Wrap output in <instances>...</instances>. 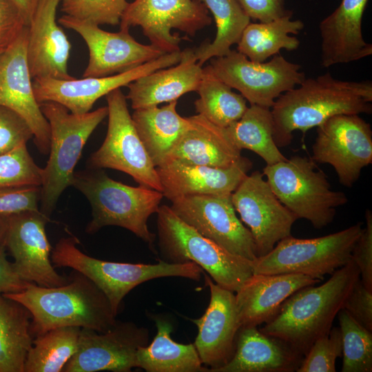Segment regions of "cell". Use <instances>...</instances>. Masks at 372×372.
<instances>
[{
  "instance_id": "6",
  "label": "cell",
  "mask_w": 372,
  "mask_h": 372,
  "mask_svg": "<svg viewBox=\"0 0 372 372\" xmlns=\"http://www.w3.org/2000/svg\"><path fill=\"white\" fill-rule=\"evenodd\" d=\"M74 236L62 238L51 254L55 267H70L91 280L106 296L115 315L124 297L146 281L162 277L177 276L199 281L202 269L193 262L156 264L127 263L99 260L82 252Z\"/></svg>"
},
{
  "instance_id": "3",
  "label": "cell",
  "mask_w": 372,
  "mask_h": 372,
  "mask_svg": "<svg viewBox=\"0 0 372 372\" xmlns=\"http://www.w3.org/2000/svg\"><path fill=\"white\" fill-rule=\"evenodd\" d=\"M3 294L30 311L32 335L63 327L105 332L117 322L104 293L76 271L61 286L45 287L30 283L21 291Z\"/></svg>"
},
{
  "instance_id": "40",
  "label": "cell",
  "mask_w": 372,
  "mask_h": 372,
  "mask_svg": "<svg viewBox=\"0 0 372 372\" xmlns=\"http://www.w3.org/2000/svg\"><path fill=\"white\" fill-rule=\"evenodd\" d=\"M342 355L339 327L318 338L304 355L297 372H335V362Z\"/></svg>"
},
{
  "instance_id": "25",
  "label": "cell",
  "mask_w": 372,
  "mask_h": 372,
  "mask_svg": "<svg viewBox=\"0 0 372 372\" xmlns=\"http://www.w3.org/2000/svg\"><path fill=\"white\" fill-rule=\"evenodd\" d=\"M369 0H342L319 24L321 65L328 68L366 58L372 45L364 39L362 21Z\"/></svg>"
},
{
  "instance_id": "13",
  "label": "cell",
  "mask_w": 372,
  "mask_h": 372,
  "mask_svg": "<svg viewBox=\"0 0 372 372\" xmlns=\"http://www.w3.org/2000/svg\"><path fill=\"white\" fill-rule=\"evenodd\" d=\"M211 23L209 10L200 0H134L119 24L120 29L140 26L151 45L170 53L180 50L181 38L172 34V29L194 36Z\"/></svg>"
},
{
  "instance_id": "39",
  "label": "cell",
  "mask_w": 372,
  "mask_h": 372,
  "mask_svg": "<svg viewBox=\"0 0 372 372\" xmlns=\"http://www.w3.org/2000/svg\"><path fill=\"white\" fill-rule=\"evenodd\" d=\"M65 14L98 25L120 23L129 3L126 0H61Z\"/></svg>"
},
{
  "instance_id": "16",
  "label": "cell",
  "mask_w": 372,
  "mask_h": 372,
  "mask_svg": "<svg viewBox=\"0 0 372 372\" xmlns=\"http://www.w3.org/2000/svg\"><path fill=\"white\" fill-rule=\"evenodd\" d=\"M59 23L77 32L87 46L89 61L83 77L122 73L166 54L153 45L138 43L127 29L107 32L96 24L67 14L61 17Z\"/></svg>"
},
{
  "instance_id": "5",
  "label": "cell",
  "mask_w": 372,
  "mask_h": 372,
  "mask_svg": "<svg viewBox=\"0 0 372 372\" xmlns=\"http://www.w3.org/2000/svg\"><path fill=\"white\" fill-rule=\"evenodd\" d=\"M50 130L49 159L42 168L40 211L49 217L65 191L72 186L74 167L87 139L107 116V107L77 114L52 101L40 103Z\"/></svg>"
},
{
  "instance_id": "11",
  "label": "cell",
  "mask_w": 372,
  "mask_h": 372,
  "mask_svg": "<svg viewBox=\"0 0 372 372\" xmlns=\"http://www.w3.org/2000/svg\"><path fill=\"white\" fill-rule=\"evenodd\" d=\"M108 124L105 138L89 159L94 169L109 168L126 173L139 184L163 190L156 167L143 144L121 88L106 96Z\"/></svg>"
},
{
  "instance_id": "48",
  "label": "cell",
  "mask_w": 372,
  "mask_h": 372,
  "mask_svg": "<svg viewBox=\"0 0 372 372\" xmlns=\"http://www.w3.org/2000/svg\"><path fill=\"white\" fill-rule=\"evenodd\" d=\"M24 17L27 25L37 10L40 0H11Z\"/></svg>"
},
{
  "instance_id": "14",
  "label": "cell",
  "mask_w": 372,
  "mask_h": 372,
  "mask_svg": "<svg viewBox=\"0 0 372 372\" xmlns=\"http://www.w3.org/2000/svg\"><path fill=\"white\" fill-rule=\"evenodd\" d=\"M183 222L230 253L254 261L258 258L249 229L236 214L231 194L190 195L170 200Z\"/></svg>"
},
{
  "instance_id": "19",
  "label": "cell",
  "mask_w": 372,
  "mask_h": 372,
  "mask_svg": "<svg viewBox=\"0 0 372 372\" xmlns=\"http://www.w3.org/2000/svg\"><path fill=\"white\" fill-rule=\"evenodd\" d=\"M48 219L40 210L8 215L3 242L21 279L39 286L54 287L68 280L54 270L50 260L51 246L45 232Z\"/></svg>"
},
{
  "instance_id": "44",
  "label": "cell",
  "mask_w": 372,
  "mask_h": 372,
  "mask_svg": "<svg viewBox=\"0 0 372 372\" xmlns=\"http://www.w3.org/2000/svg\"><path fill=\"white\" fill-rule=\"evenodd\" d=\"M27 26L22 14L11 0H0V54L16 41Z\"/></svg>"
},
{
  "instance_id": "32",
  "label": "cell",
  "mask_w": 372,
  "mask_h": 372,
  "mask_svg": "<svg viewBox=\"0 0 372 372\" xmlns=\"http://www.w3.org/2000/svg\"><path fill=\"white\" fill-rule=\"evenodd\" d=\"M30 311L0 293V372H24L32 344Z\"/></svg>"
},
{
  "instance_id": "22",
  "label": "cell",
  "mask_w": 372,
  "mask_h": 372,
  "mask_svg": "<svg viewBox=\"0 0 372 372\" xmlns=\"http://www.w3.org/2000/svg\"><path fill=\"white\" fill-rule=\"evenodd\" d=\"M61 0H40L29 23L27 61L32 79L69 80L68 63L71 44L56 22Z\"/></svg>"
},
{
  "instance_id": "46",
  "label": "cell",
  "mask_w": 372,
  "mask_h": 372,
  "mask_svg": "<svg viewBox=\"0 0 372 372\" xmlns=\"http://www.w3.org/2000/svg\"><path fill=\"white\" fill-rule=\"evenodd\" d=\"M250 19L268 22L290 10L285 8V0H238Z\"/></svg>"
},
{
  "instance_id": "36",
  "label": "cell",
  "mask_w": 372,
  "mask_h": 372,
  "mask_svg": "<svg viewBox=\"0 0 372 372\" xmlns=\"http://www.w3.org/2000/svg\"><path fill=\"white\" fill-rule=\"evenodd\" d=\"M203 69L194 102L198 114L214 125L226 128L239 120L248 106L246 99L232 88Z\"/></svg>"
},
{
  "instance_id": "35",
  "label": "cell",
  "mask_w": 372,
  "mask_h": 372,
  "mask_svg": "<svg viewBox=\"0 0 372 372\" xmlns=\"http://www.w3.org/2000/svg\"><path fill=\"white\" fill-rule=\"evenodd\" d=\"M78 327L50 329L33 340L24 372H60L75 353L81 333Z\"/></svg>"
},
{
  "instance_id": "37",
  "label": "cell",
  "mask_w": 372,
  "mask_h": 372,
  "mask_svg": "<svg viewBox=\"0 0 372 372\" xmlns=\"http://www.w3.org/2000/svg\"><path fill=\"white\" fill-rule=\"evenodd\" d=\"M338 316L342 346V372L372 371V333L344 309Z\"/></svg>"
},
{
  "instance_id": "31",
  "label": "cell",
  "mask_w": 372,
  "mask_h": 372,
  "mask_svg": "<svg viewBox=\"0 0 372 372\" xmlns=\"http://www.w3.org/2000/svg\"><path fill=\"white\" fill-rule=\"evenodd\" d=\"M292 15L290 10L268 22L249 23L237 43V51L252 61L262 63L278 54L282 49H298L299 39L290 34H298L304 25L299 19H291Z\"/></svg>"
},
{
  "instance_id": "33",
  "label": "cell",
  "mask_w": 372,
  "mask_h": 372,
  "mask_svg": "<svg viewBox=\"0 0 372 372\" xmlns=\"http://www.w3.org/2000/svg\"><path fill=\"white\" fill-rule=\"evenodd\" d=\"M225 129L235 146L254 152L266 165L287 159L273 139L271 108L251 105L239 120Z\"/></svg>"
},
{
  "instance_id": "12",
  "label": "cell",
  "mask_w": 372,
  "mask_h": 372,
  "mask_svg": "<svg viewBox=\"0 0 372 372\" xmlns=\"http://www.w3.org/2000/svg\"><path fill=\"white\" fill-rule=\"evenodd\" d=\"M317 128L312 160L331 165L339 182L353 187L362 169L372 163L371 125L359 114H339Z\"/></svg>"
},
{
  "instance_id": "20",
  "label": "cell",
  "mask_w": 372,
  "mask_h": 372,
  "mask_svg": "<svg viewBox=\"0 0 372 372\" xmlns=\"http://www.w3.org/2000/svg\"><path fill=\"white\" fill-rule=\"evenodd\" d=\"M28 28L0 54V105L7 107L25 121L35 145L43 154L49 153L50 130L37 102L27 61Z\"/></svg>"
},
{
  "instance_id": "26",
  "label": "cell",
  "mask_w": 372,
  "mask_h": 372,
  "mask_svg": "<svg viewBox=\"0 0 372 372\" xmlns=\"http://www.w3.org/2000/svg\"><path fill=\"white\" fill-rule=\"evenodd\" d=\"M303 355L257 327H241L231 359L214 372H293Z\"/></svg>"
},
{
  "instance_id": "2",
  "label": "cell",
  "mask_w": 372,
  "mask_h": 372,
  "mask_svg": "<svg viewBox=\"0 0 372 372\" xmlns=\"http://www.w3.org/2000/svg\"><path fill=\"white\" fill-rule=\"evenodd\" d=\"M360 271L351 260L323 284L302 287L291 295L260 330L287 343L303 356L327 334L356 282Z\"/></svg>"
},
{
  "instance_id": "34",
  "label": "cell",
  "mask_w": 372,
  "mask_h": 372,
  "mask_svg": "<svg viewBox=\"0 0 372 372\" xmlns=\"http://www.w3.org/2000/svg\"><path fill=\"white\" fill-rule=\"evenodd\" d=\"M212 14L216 26L213 42H205L194 50L199 65L228 54L250 23V18L238 0H200Z\"/></svg>"
},
{
  "instance_id": "1",
  "label": "cell",
  "mask_w": 372,
  "mask_h": 372,
  "mask_svg": "<svg viewBox=\"0 0 372 372\" xmlns=\"http://www.w3.org/2000/svg\"><path fill=\"white\" fill-rule=\"evenodd\" d=\"M372 82L342 81L329 72L305 79L281 94L271 107L273 139L278 147L289 145L293 133L318 127L339 114L372 112Z\"/></svg>"
},
{
  "instance_id": "30",
  "label": "cell",
  "mask_w": 372,
  "mask_h": 372,
  "mask_svg": "<svg viewBox=\"0 0 372 372\" xmlns=\"http://www.w3.org/2000/svg\"><path fill=\"white\" fill-rule=\"evenodd\" d=\"M152 319L157 333L150 344L138 349L136 367L147 372H209L194 343L180 344L172 339L169 320L159 315Z\"/></svg>"
},
{
  "instance_id": "7",
  "label": "cell",
  "mask_w": 372,
  "mask_h": 372,
  "mask_svg": "<svg viewBox=\"0 0 372 372\" xmlns=\"http://www.w3.org/2000/svg\"><path fill=\"white\" fill-rule=\"evenodd\" d=\"M158 246L164 261L193 262L218 285L236 292L253 274V261L233 254L202 236L178 218L167 205L157 211Z\"/></svg>"
},
{
  "instance_id": "27",
  "label": "cell",
  "mask_w": 372,
  "mask_h": 372,
  "mask_svg": "<svg viewBox=\"0 0 372 372\" xmlns=\"http://www.w3.org/2000/svg\"><path fill=\"white\" fill-rule=\"evenodd\" d=\"M203 76V69L198 65L194 50L186 49L176 65L152 72L128 84L125 96L134 110L158 106L196 92Z\"/></svg>"
},
{
  "instance_id": "15",
  "label": "cell",
  "mask_w": 372,
  "mask_h": 372,
  "mask_svg": "<svg viewBox=\"0 0 372 372\" xmlns=\"http://www.w3.org/2000/svg\"><path fill=\"white\" fill-rule=\"evenodd\" d=\"M236 211L253 236L258 257L268 254L281 240L291 236L298 218L276 197L264 174H247L231 194Z\"/></svg>"
},
{
  "instance_id": "9",
  "label": "cell",
  "mask_w": 372,
  "mask_h": 372,
  "mask_svg": "<svg viewBox=\"0 0 372 372\" xmlns=\"http://www.w3.org/2000/svg\"><path fill=\"white\" fill-rule=\"evenodd\" d=\"M363 231L358 223L338 232L314 238L290 236L252 262L253 273H300L322 280L351 260L353 247Z\"/></svg>"
},
{
  "instance_id": "42",
  "label": "cell",
  "mask_w": 372,
  "mask_h": 372,
  "mask_svg": "<svg viewBox=\"0 0 372 372\" xmlns=\"http://www.w3.org/2000/svg\"><path fill=\"white\" fill-rule=\"evenodd\" d=\"M366 227L358 239L351 254V260L360 271L364 286L372 291V212L365 211Z\"/></svg>"
},
{
  "instance_id": "43",
  "label": "cell",
  "mask_w": 372,
  "mask_h": 372,
  "mask_svg": "<svg viewBox=\"0 0 372 372\" xmlns=\"http://www.w3.org/2000/svg\"><path fill=\"white\" fill-rule=\"evenodd\" d=\"M40 193L37 186L0 189V214L39 210Z\"/></svg>"
},
{
  "instance_id": "41",
  "label": "cell",
  "mask_w": 372,
  "mask_h": 372,
  "mask_svg": "<svg viewBox=\"0 0 372 372\" xmlns=\"http://www.w3.org/2000/svg\"><path fill=\"white\" fill-rule=\"evenodd\" d=\"M33 138L32 132L19 115L0 105V154L10 152Z\"/></svg>"
},
{
  "instance_id": "17",
  "label": "cell",
  "mask_w": 372,
  "mask_h": 372,
  "mask_svg": "<svg viewBox=\"0 0 372 372\" xmlns=\"http://www.w3.org/2000/svg\"><path fill=\"white\" fill-rule=\"evenodd\" d=\"M148 342V329L132 322H116L105 332L81 329L77 350L62 371L129 372L138 349Z\"/></svg>"
},
{
  "instance_id": "49",
  "label": "cell",
  "mask_w": 372,
  "mask_h": 372,
  "mask_svg": "<svg viewBox=\"0 0 372 372\" xmlns=\"http://www.w3.org/2000/svg\"><path fill=\"white\" fill-rule=\"evenodd\" d=\"M8 225V215L0 214V244L3 242Z\"/></svg>"
},
{
  "instance_id": "28",
  "label": "cell",
  "mask_w": 372,
  "mask_h": 372,
  "mask_svg": "<svg viewBox=\"0 0 372 372\" xmlns=\"http://www.w3.org/2000/svg\"><path fill=\"white\" fill-rule=\"evenodd\" d=\"M189 118V127L167 161L227 167L241 157V150L231 142L225 128L214 125L200 114Z\"/></svg>"
},
{
  "instance_id": "21",
  "label": "cell",
  "mask_w": 372,
  "mask_h": 372,
  "mask_svg": "<svg viewBox=\"0 0 372 372\" xmlns=\"http://www.w3.org/2000/svg\"><path fill=\"white\" fill-rule=\"evenodd\" d=\"M210 290V301L204 314L191 319L198 328L194 342L202 364L214 372L232 357L240 323L234 292L226 289L205 275Z\"/></svg>"
},
{
  "instance_id": "18",
  "label": "cell",
  "mask_w": 372,
  "mask_h": 372,
  "mask_svg": "<svg viewBox=\"0 0 372 372\" xmlns=\"http://www.w3.org/2000/svg\"><path fill=\"white\" fill-rule=\"evenodd\" d=\"M183 51L166 53L130 70L102 77H83L61 80L37 78L32 82L37 102L59 103L73 114L90 112L95 102L110 92L127 86L137 79L152 72L178 63Z\"/></svg>"
},
{
  "instance_id": "24",
  "label": "cell",
  "mask_w": 372,
  "mask_h": 372,
  "mask_svg": "<svg viewBox=\"0 0 372 372\" xmlns=\"http://www.w3.org/2000/svg\"><path fill=\"white\" fill-rule=\"evenodd\" d=\"M320 281L300 273H253L235 295L240 327L268 322L294 292Z\"/></svg>"
},
{
  "instance_id": "38",
  "label": "cell",
  "mask_w": 372,
  "mask_h": 372,
  "mask_svg": "<svg viewBox=\"0 0 372 372\" xmlns=\"http://www.w3.org/2000/svg\"><path fill=\"white\" fill-rule=\"evenodd\" d=\"M42 168L30 154L26 144L0 154V189L41 187Z\"/></svg>"
},
{
  "instance_id": "8",
  "label": "cell",
  "mask_w": 372,
  "mask_h": 372,
  "mask_svg": "<svg viewBox=\"0 0 372 372\" xmlns=\"http://www.w3.org/2000/svg\"><path fill=\"white\" fill-rule=\"evenodd\" d=\"M262 174L278 200L316 229L330 224L336 208L348 203L344 193L331 189L327 175L311 158L293 156L266 165Z\"/></svg>"
},
{
  "instance_id": "23",
  "label": "cell",
  "mask_w": 372,
  "mask_h": 372,
  "mask_svg": "<svg viewBox=\"0 0 372 372\" xmlns=\"http://www.w3.org/2000/svg\"><path fill=\"white\" fill-rule=\"evenodd\" d=\"M252 167V162L241 156L227 167L187 165L171 160L156 167V171L163 196L172 200L190 195L231 194Z\"/></svg>"
},
{
  "instance_id": "10",
  "label": "cell",
  "mask_w": 372,
  "mask_h": 372,
  "mask_svg": "<svg viewBox=\"0 0 372 372\" xmlns=\"http://www.w3.org/2000/svg\"><path fill=\"white\" fill-rule=\"evenodd\" d=\"M301 66L278 54L267 62L249 60L237 50L211 59L205 70L236 89L251 105L271 108L283 93L305 79Z\"/></svg>"
},
{
  "instance_id": "29",
  "label": "cell",
  "mask_w": 372,
  "mask_h": 372,
  "mask_svg": "<svg viewBox=\"0 0 372 372\" xmlns=\"http://www.w3.org/2000/svg\"><path fill=\"white\" fill-rule=\"evenodd\" d=\"M177 101L158 107L134 110L132 118L154 165L165 163L190 126L189 117L176 110Z\"/></svg>"
},
{
  "instance_id": "47",
  "label": "cell",
  "mask_w": 372,
  "mask_h": 372,
  "mask_svg": "<svg viewBox=\"0 0 372 372\" xmlns=\"http://www.w3.org/2000/svg\"><path fill=\"white\" fill-rule=\"evenodd\" d=\"M30 283L16 272L12 262L7 259L4 242L0 244V293H14L25 289Z\"/></svg>"
},
{
  "instance_id": "45",
  "label": "cell",
  "mask_w": 372,
  "mask_h": 372,
  "mask_svg": "<svg viewBox=\"0 0 372 372\" xmlns=\"http://www.w3.org/2000/svg\"><path fill=\"white\" fill-rule=\"evenodd\" d=\"M343 309L361 325L372 331V291L364 286L360 278L351 290Z\"/></svg>"
},
{
  "instance_id": "4",
  "label": "cell",
  "mask_w": 372,
  "mask_h": 372,
  "mask_svg": "<svg viewBox=\"0 0 372 372\" xmlns=\"http://www.w3.org/2000/svg\"><path fill=\"white\" fill-rule=\"evenodd\" d=\"M72 186L86 197L92 207V220L86 232L94 234L106 226L121 227L155 251L156 236L149 231L147 221L160 207L164 197L161 192L123 184L110 178L101 169L74 172Z\"/></svg>"
}]
</instances>
